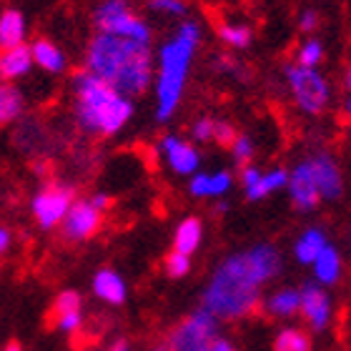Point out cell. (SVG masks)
<instances>
[{
  "label": "cell",
  "mask_w": 351,
  "mask_h": 351,
  "mask_svg": "<svg viewBox=\"0 0 351 351\" xmlns=\"http://www.w3.org/2000/svg\"><path fill=\"white\" fill-rule=\"evenodd\" d=\"M281 271V254L271 243L223 258L204 291V306L219 322H239L256 314L261 289Z\"/></svg>",
  "instance_id": "6da1fadb"
},
{
  "label": "cell",
  "mask_w": 351,
  "mask_h": 351,
  "mask_svg": "<svg viewBox=\"0 0 351 351\" xmlns=\"http://www.w3.org/2000/svg\"><path fill=\"white\" fill-rule=\"evenodd\" d=\"M83 68L131 101L151 88L156 71L151 45L133 43L108 33H95V38H90Z\"/></svg>",
  "instance_id": "7a4b0ae2"
},
{
  "label": "cell",
  "mask_w": 351,
  "mask_h": 351,
  "mask_svg": "<svg viewBox=\"0 0 351 351\" xmlns=\"http://www.w3.org/2000/svg\"><path fill=\"white\" fill-rule=\"evenodd\" d=\"M73 113L75 123L88 136H116L133 118V101L116 93L108 83L98 81L93 73H73Z\"/></svg>",
  "instance_id": "3957f363"
},
{
  "label": "cell",
  "mask_w": 351,
  "mask_h": 351,
  "mask_svg": "<svg viewBox=\"0 0 351 351\" xmlns=\"http://www.w3.org/2000/svg\"><path fill=\"white\" fill-rule=\"evenodd\" d=\"M201 40V28L193 21H183L176 36L158 51V73H156V121L166 123L181 103L193 53Z\"/></svg>",
  "instance_id": "277c9868"
},
{
  "label": "cell",
  "mask_w": 351,
  "mask_h": 351,
  "mask_svg": "<svg viewBox=\"0 0 351 351\" xmlns=\"http://www.w3.org/2000/svg\"><path fill=\"white\" fill-rule=\"evenodd\" d=\"M93 25L98 33L151 45V25L133 13L128 0H101L93 10Z\"/></svg>",
  "instance_id": "5b68a950"
},
{
  "label": "cell",
  "mask_w": 351,
  "mask_h": 351,
  "mask_svg": "<svg viewBox=\"0 0 351 351\" xmlns=\"http://www.w3.org/2000/svg\"><path fill=\"white\" fill-rule=\"evenodd\" d=\"M216 337H219V319L206 308H198L176 324L163 346L169 351H208Z\"/></svg>",
  "instance_id": "8992f818"
},
{
  "label": "cell",
  "mask_w": 351,
  "mask_h": 351,
  "mask_svg": "<svg viewBox=\"0 0 351 351\" xmlns=\"http://www.w3.org/2000/svg\"><path fill=\"white\" fill-rule=\"evenodd\" d=\"M286 81L291 88V95L296 106L308 116H319L329 106V83L324 81V75L316 68L304 66H286Z\"/></svg>",
  "instance_id": "52a82bcc"
},
{
  "label": "cell",
  "mask_w": 351,
  "mask_h": 351,
  "mask_svg": "<svg viewBox=\"0 0 351 351\" xmlns=\"http://www.w3.org/2000/svg\"><path fill=\"white\" fill-rule=\"evenodd\" d=\"M73 201L75 186L51 181L45 183L43 189L36 191V196L30 201V211H33V219H36L38 226L43 231H53V228L60 226V221L68 213V208L73 206Z\"/></svg>",
  "instance_id": "ba28073f"
},
{
  "label": "cell",
  "mask_w": 351,
  "mask_h": 351,
  "mask_svg": "<svg viewBox=\"0 0 351 351\" xmlns=\"http://www.w3.org/2000/svg\"><path fill=\"white\" fill-rule=\"evenodd\" d=\"M103 226V211L90 204V198H75L60 221V239L66 243L90 241Z\"/></svg>",
  "instance_id": "9c48e42d"
},
{
  "label": "cell",
  "mask_w": 351,
  "mask_h": 351,
  "mask_svg": "<svg viewBox=\"0 0 351 351\" xmlns=\"http://www.w3.org/2000/svg\"><path fill=\"white\" fill-rule=\"evenodd\" d=\"M299 314L306 319L308 329L322 334L331 324V299L316 281H308L299 289Z\"/></svg>",
  "instance_id": "30bf717a"
},
{
  "label": "cell",
  "mask_w": 351,
  "mask_h": 351,
  "mask_svg": "<svg viewBox=\"0 0 351 351\" xmlns=\"http://www.w3.org/2000/svg\"><path fill=\"white\" fill-rule=\"evenodd\" d=\"M48 324L63 334H78L83 326V299L78 291H60L48 314Z\"/></svg>",
  "instance_id": "8fae6325"
},
{
  "label": "cell",
  "mask_w": 351,
  "mask_h": 351,
  "mask_svg": "<svg viewBox=\"0 0 351 351\" xmlns=\"http://www.w3.org/2000/svg\"><path fill=\"white\" fill-rule=\"evenodd\" d=\"M308 169H311V176H314L316 191L319 196L326 198V201H337L344 191V181H341V171L334 163V158L326 154H316L311 158H306Z\"/></svg>",
  "instance_id": "7c38bea8"
},
{
  "label": "cell",
  "mask_w": 351,
  "mask_h": 351,
  "mask_svg": "<svg viewBox=\"0 0 351 351\" xmlns=\"http://www.w3.org/2000/svg\"><path fill=\"white\" fill-rule=\"evenodd\" d=\"M161 154L166 156V163L171 171L178 176H193L198 171L201 156L189 141L178 138V136H163L161 138Z\"/></svg>",
  "instance_id": "4fadbf2b"
},
{
  "label": "cell",
  "mask_w": 351,
  "mask_h": 351,
  "mask_svg": "<svg viewBox=\"0 0 351 351\" xmlns=\"http://www.w3.org/2000/svg\"><path fill=\"white\" fill-rule=\"evenodd\" d=\"M289 193H291V204L299 208V211H311L316 208V204L322 201L319 191H316L314 176H311V169H308L306 161H301L296 169L289 173Z\"/></svg>",
  "instance_id": "5bb4252c"
},
{
  "label": "cell",
  "mask_w": 351,
  "mask_h": 351,
  "mask_svg": "<svg viewBox=\"0 0 351 351\" xmlns=\"http://www.w3.org/2000/svg\"><path fill=\"white\" fill-rule=\"evenodd\" d=\"M45 138H48L45 125L40 123L38 118H21L18 125H15L13 143L21 154L40 156L43 154V148H45Z\"/></svg>",
  "instance_id": "9a60e30c"
},
{
  "label": "cell",
  "mask_w": 351,
  "mask_h": 351,
  "mask_svg": "<svg viewBox=\"0 0 351 351\" xmlns=\"http://www.w3.org/2000/svg\"><path fill=\"white\" fill-rule=\"evenodd\" d=\"M33 71V56H30V45H15L0 53V78L5 83H15L18 78L28 75Z\"/></svg>",
  "instance_id": "2e32d148"
},
{
  "label": "cell",
  "mask_w": 351,
  "mask_h": 351,
  "mask_svg": "<svg viewBox=\"0 0 351 351\" xmlns=\"http://www.w3.org/2000/svg\"><path fill=\"white\" fill-rule=\"evenodd\" d=\"M30 56H33V66L43 68L45 73L60 75L68 68L66 53L60 51L53 40H48V38L33 40V43H30Z\"/></svg>",
  "instance_id": "e0dca14e"
},
{
  "label": "cell",
  "mask_w": 351,
  "mask_h": 351,
  "mask_svg": "<svg viewBox=\"0 0 351 351\" xmlns=\"http://www.w3.org/2000/svg\"><path fill=\"white\" fill-rule=\"evenodd\" d=\"M93 293L110 306H121V304H125L128 289H125V281L121 278V274H116L113 269H101L95 271L93 276Z\"/></svg>",
  "instance_id": "ac0fdd59"
},
{
  "label": "cell",
  "mask_w": 351,
  "mask_h": 351,
  "mask_svg": "<svg viewBox=\"0 0 351 351\" xmlns=\"http://www.w3.org/2000/svg\"><path fill=\"white\" fill-rule=\"evenodd\" d=\"M28 36V25H25V15L18 8H5L0 10V53L8 48L25 43Z\"/></svg>",
  "instance_id": "d6986e66"
},
{
  "label": "cell",
  "mask_w": 351,
  "mask_h": 351,
  "mask_svg": "<svg viewBox=\"0 0 351 351\" xmlns=\"http://www.w3.org/2000/svg\"><path fill=\"white\" fill-rule=\"evenodd\" d=\"M231 173L228 171H219V173H193L189 183L191 196L196 198H219L231 189Z\"/></svg>",
  "instance_id": "ffe728a7"
},
{
  "label": "cell",
  "mask_w": 351,
  "mask_h": 351,
  "mask_svg": "<svg viewBox=\"0 0 351 351\" xmlns=\"http://www.w3.org/2000/svg\"><path fill=\"white\" fill-rule=\"evenodd\" d=\"M25 110V95L15 83H0V125L18 123Z\"/></svg>",
  "instance_id": "44dd1931"
},
{
  "label": "cell",
  "mask_w": 351,
  "mask_h": 351,
  "mask_svg": "<svg viewBox=\"0 0 351 351\" xmlns=\"http://www.w3.org/2000/svg\"><path fill=\"white\" fill-rule=\"evenodd\" d=\"M201 239H204V223H201V219H196V216H189V219H183L181 223L176 226L173 251L191 256V254L201 246Z\"/></svg>",
  "instance_id": "7402d4cb"
},
{
  "label": "cell",
  "mask_w": 351,
  "mask_h": 351,
  "mask_svg": "<svg viewBox=\"0 0 351 351\" xmlns=\"http://www.w3.org/2000/svg\"><path fill=\"white\" fill-rule=\"evenodd\" d=\"M311 266H314V276L319 286H331L341 278V256H339V251L334 246H329V243L324 246V251L314 258Z\"/></svg>",
  "instance_id": "603a6c76"
},
{
  "label": "cell",
  "mask_w": 351,
  "mask_h": 351,
  "mask_svg": "<svg viewBox=\"0 0 351 351\" xmlns=\"http://www.w3.org/2000/svg\"><path fill=\"white\" fill-rule=\"evenodd\" d=\"M263 311L271 316V319H289V316L299 314V289H278L276 293H271L266 304H263Z\"/></svg>",
  "instance_id": "cb8c5ba5"
},
{
  "label": "cell",
  "mask_w": 351,
  "mask_h": 351,
  "mask_svg": "<svg viewBox=\"0 0 351 351\" xmlns=\"http://www.w3.org/2000/svg\"><path fill=\"white\" fill-rule=\"evenodd\" d=\"M326 246V234H324L322 228H308L301 234V239L296 241L293 246V254L299 258L301 263H314V258L319 256Z\"/></svg>",
  "instance_id": "d4e9b609"
},
{
  "label": "cell",
  "mask_w": 351,
  "mask_h": 351,
  "mask_svg": "<svg viewBox=\"0 0 351 351\" xmlns=\"http://www.w3.org/2000/svg\"><path fill=\"white\" fill-rule=\"evenodd\" d=\"M286 181H289V173H286L284 169H274V171H266L261 176H258V181L251 186V189H246V198L249 201H261V198H266L269 193H274V191L284 189Z\"/></svg>",
  "instance_id": "484cf974"
},
{
  "label": "cell",
  "mask_w": 351,
  "mask_h": 351,
  "mask_svg": "<svg viewBox=\"0 0 351 351\" xmlns=\"http://www.w3.org/2000/svg\"><path fill=\"white\" fill-rule=\"evenodd\" d=\"M274 351H314L311 337L304 329H281L274 339Z\"/></svg>",
  "instance_id": "4316f807"
},
{
  "label": "cell",
  "mask_w": 351,
  "mask_h": 351,
  "mask_svg": "<svg viewBox=\"0 0 351 351\" xmlns=\"http://www.w3.org/2000/svg\"><path fill=\"white\" fill-rule=\"evenodd\" d=\"M251 28L246 25H234V23H221L219 25V38L228 48H236V51H241V48H249L251 45Z\"/></svg>",
  "instance_id": "83f0119b"
},
{
  "label": "cell",
  "mask_w": 351,
  "mask_h": 351,
  "mask_svg": "<svg viewBox=\"0 0 351 351\" xmlns=\"http://www.w3.org/2000/svg\"><path fill=\"white\" fill-rule=\"evenodd\" d=\"M322 58H324V45L319 40H306L299 48V53H296V60L304 68H316L322 63Z\"/></svg>",
  "instance_id": "f1b7e54d"
},
{
  "label": "cell",
  "mask_w": 351,
  "mask_h": 351,
  "mask_svg": "<svg viewBox=\"0 0 351 351\" xmlns=\"http://www.w3.org/2000/svg\"><path fill=\"white\" fill-rule=\"evenodd\" d=\"M163 269L171 278H183L191 271V256L186 254H178V251H171L166 261H163Z\"/></svg>",
  "instance_id": "f546056e"
},
{
  "label": "cell",
  "mask_w": 351,
  "mask_h": 351,
  "mask_svg": "<svg viewBox=\"0 0 351 351\" xmlns=\"http://www.w3.org/2000/svg\"><path fill=\"white\" fill-rule=\"evenodd\" d=\"M148 8L154 13L169 15V18H183L189 13V5L183 0H148Z\"/></svg>",
  "instance_id": "4dcf8cb0"
},
{
  "label": "cell",
  "mask_w": 351,
  "mask_h": 351,
  "mask_svg": "<svg viewBox=\"0 0 351 351\" xmlns=\"http://www.w3.org/2000/svg\"><path fill=\"white\" fill-rule=\"evenodd\" d=\"M228 148H231L236 163H241V166H249V161L254 158V141L249 136H236L234 143Z\"/></svg>",
  "instance_id": "1f68e13d"
},
{
  "label": "cell",
  "mask_w": 351,
  "mask_h": 351,
  "mask_svg": "<svg viewBox=\"0 0 351 351\" xmlns=\"http://www.w3.org/2000/svg\"><path fill=\"white\" fill-rule=\"evenodd\" d=\"M191 138L198 141V143L213 141V118H198L196 123L191 125Z\"/></svg>",
  "instance_id": "d6a6232c"
},
{
  "label": "cell",
  "mask_w": 351,
  "mask_h": 351,
  "mask_svg": "<svg viewBox=\"0 0 351 351\" xmlns=\"http://www.w3.org/2000/svg\"><path fill=\"white\" fill-rule=\"evenodd\" d=\"M239 136L236 128L226 121H213V141H219L221 146H231L234 138Z\"/></svg>",
  "instance_id": "836d02e7"
},
{
  "label": "cell",
  "mask_w": 351,
  "mask_h": 351,
  "mask_svg": "<svg viewBox=\"0 0 351 351\" xmlns=\"http://www.w3.org/2000/svg\"><path fill=\"white\" fill-rule=\"evenodd\" d=\"M316 25H319V15L314 10H304L299 18V30L301 33H314Z\"/></svg>",
  "instance_id": "e575fe53"
},
{
  "label": "cell",
  "mask_w": 351,
  "mask_h": 351,
  "mask_svg": "<svg viewBox=\"0 0 351 351\" xmlns=\"http://www.w3.org/2000/svg\"><path fill=\"white\" fill-rule=\"evenodd\" d=\"M10 246H13V231L5 226H0V256L3 254H8L10 251Z\"/></svg>",
  "instance_id": "d590c367"
},
{
  "label": "cell",
  "mask_w": 351,
  "mask_h": 351,
  "mask_svg": "<svg viewBox=\"0 0 351 351\" xmlns=\"http://www.w3.org/2000/svg\"><path fill=\"white\" fill-rule=\"evenodd\" d=\"M208 351H239V349H236V346L231 344V341H228V339H223V337H216V339H213V344L208 346Z\"/></svg>",
  "instance_id": "8d00e7d4"
},
{
  "label": "cell",
  "mask_w": 351,
  "mask_h": 351,
  "mask_svg": "<svg viewBox=\"0 0 351 351\" xmlns=\"http://www.w3.org/2000/svg\"><path fill=\"white\" fill-rule=\"evenodd\" d=\"M90 198V204L95 206V208H101L103 213H106V208L110 206V198L106 196V193H93V196H88Z\"/></svg>",
  "instance_id": "74e56055"
},
{
  "label": "cell",
  "mask_w": 351,
  "mask_h": 351,
  "mask_svg": "<svg viewBox=\"0 0 351 351\" xmlns=\"http://www.w3.org/2000/svg\"><path fill=\"white\" fill-rule=\"evenodd\" d=\"M108 351H131V344H128L125 339H116V341L108 346Z\"/></svg>",
  "instance_id": "f35d334b"
},
{
  "label": "cell",
  "mask_w": 351,
  "mask_h": 351,
  "mask_svg": "<svg viewBox=\"0 0 351 351\" xmlns=\"http://www.w3.org/2000/svg\"><path fill=\"white\" fill-rule=\"evenodd\" d=\"M0 351H23V346L18 344V341H10V344H5Z\"/></svg>",
  "instance_id": "ab89813d"
},
{
  "label": "cell",
  "mask_w": 351,
  "mask_h": 351,
  "mask_svg": "<svg viewBox=\"0 0 351 351\" xmlns=\"http://www.w3.org/2000/svg\"><path fill=\"white\" fill-rule=\"evenodd\" d=\"M346 113L351 116V95H349V101H346Z\"/></svg>",
  "instance_id": "60d3db41"
},
{
  "label": "cell",
  "mask_w": 351,
  "mask_h": 351,
  "mask_svg": "<svg viewBox=\"0 0 351 351\" xmlns=\"http://www.w3.org/2000/svg\"><path fill=\"white\" fill-rule=\"evenodd\" d=\"M346 86L351 88V68H349V73H346Z\"/></svg>",
  "instance_id": "b9f144b4"
},
{
  "label": "cell",
  "mask_w": 351,
  "mask_h": 351,
  "mask_svg": "<svg viewBox=\"0 0 351 351\" xmlns=\"http://www.w3.org/2000/svg\"><path fill=\"white\" fill-rule=\"evenodd\" d=\"M154 351H169V349H166V346H158V349H154Z\"/></svg>",
  "instance_id": "7bdbcfd3"
}]
</instances>
